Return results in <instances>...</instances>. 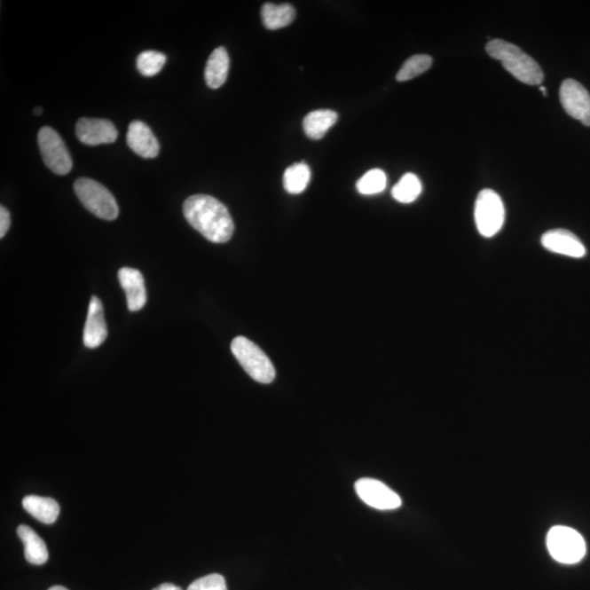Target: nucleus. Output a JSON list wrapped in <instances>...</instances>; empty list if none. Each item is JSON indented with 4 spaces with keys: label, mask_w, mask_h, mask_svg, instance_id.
I'll return each mask as SVG.
<instances>
[{
    "label": "nucleus",
    "mask_w": 590,
    "mask_h": 590,
    "mask_svg": "<svg viewBox=\"0 0 590 590\" xmlns=\"http://www.w3.org/2000/svg\"><path fill=\"white\" fill-rule=\"evenodd\" d=\"M188 224L210 242L226 243L234 233V222L228 208L215 197L193 195L183 205Z\"/></svg>",
    "instance_id": "obj_1"
},
{
    "label": "nucleus",
    "mask_w": 590,
    "mask_h": 590,
    "mask_svg": "<svg viewBox=\"0 0 590 590\" xmlns=\"http://www.w3.org/2000/svg\"><path fill=\"white\" fill-rule=\"evenodd\" d=\"M491 58L501 61L503 67L519 82L538 86L544 80V73L537 61L519 49L503 40H492L487 44Z\"/></svg>",
    "instance_id": "obj_2"
},
{
    "label": "nucleus",
    "mask_w": 590,
    "mask_h": 590,
    "mask_svg": "<svg viewBox=\"0 0 590 590\" xmlns=\"http://www.w3.org/2000/svg\"><path fill=\"white\" fill-rule=\"evenodd\" d=\"M231 351L245 372L254 381L262 384H271L276 377V370L271 358L248 338L239 336L231 343Z\"/></svg>",
    "instance_id": "obj_3"
},
{
    "label": "nucleus",
    "mask_w": 590,
    "mask_h": 590,
    "mask_svg": "<svg viewBox=\"0 0 590 590\" xmlns=\"http://www.w3.org/2000/svg\"><path fill=\"white\" fill-rule=\"evenodd\" d=\"M75 192L79 201L94 216L103 220H115L120 214L116 200L112 193L94 179L82 177L75 183Z\"/></svg>",
    "instance_id": "obj_4"
},
{
    "label": "nucleus",
    "mask_w": 590,
    "mask_h": 590,
    "mask_svg": "<svg viewBox=\"0 0 590 590\" xmlns=\"http://www.w3.org/2000/svg\"><path fill=\"white\" fill-rule=\"evenodd\" d=\"M547 547L555 561L563 564H575L586 555L584 538L572 528L555 526L547 536Z\"/></svg>",
    "instance_id": "obj_5"
},
{
    "label": "nucleus",
    "mask_w": 590,
    "mask_h": 590,
    "mask_svg": "<svg viewBox=\"0 0 590 590\" xmlns=\"http://www.w3.org/2000/svg\"><path fill=\"white\" fill-rule=\"evenodd\" d=\"M476 229L484 238H492L503 228L505 208L501 197L492 190H484L476 197L475 207Z\"/></svg>",
    "instance_id": "obj_6"
},
{
    "label": "nucleus",
    "mask_w": 590,
    "mask_h": 590,
    "mask_svg": "<svg viewBox=\"0 0 590 590\" xmlns=\"http://www.w3.org/2000/svg\"><path fill=\"white\" fill-rule=\"evenodd\" d=\"M37 143L46 167L58 176H66L73 169V159L61 137L51 127L45 126L37 135Z\"/></svg>",
    "instance_id": "obj_7"
},
{
    "label": "nucleus",
    "mask_w": 590,
    "mask_h": 590,
    "mask_svg": "<svg viewBox=\"0 0 590 590\" xmlns=\"http://www.w3.org/2000/svg\"><path fill=\"white\" fill-rule=\"evenodd\" d=\"M354 487L358 498L373 508L391 511L401 507L399 495L379 480L363 478Z\"/></svg>",
    "instance_id": "obj_8"
},
{
    "label": "nucleus",
    "mask_w": 590,
    "mask_h": 590,
    "mask_svg": "<svg viewBox=\"0 0 590 590\" xmlns=\"http://www.w3.org/2000/svg\"><path fill=\"white\" fill-rule=\"evenodd\" d=\"M560 100L570 116L590 127V94L585 87L573 79H566L561 84Z\"/></svg>",
    "instance_id": "obj_9"
},
{
    "label": "nucleus",
    "mask_w": 590,
    "mask_h": 590,
    "mask_svg": "<svg viewBox=\"0 0 590 590\" xmlns=\"http://www.w3.org/2000/svg\"><path fill=\"white\" fill-rule=\"evenodd\" d=\"M75 134L87 146L113 144L118 137L116 127L112 122L88 117L80 118L75 126Z\"/></svg>",
    "instance_id": "obj_10"
},
{
    "label": "nucleus",
    "mask_w": 590,
    "mask_h": 590,
    "mask_svg": "<svg viewBox=\"0 0 590 590\" xmlns=\"http://www.w3.org/2000/svg\"><path fill=\"white\" fill-rule=\"evenodd\" d=\"M541 244L547 251L572 258H583L587 253L582 240L570 231L564 229L547 231L542 235Z\"/></svg>",
    "instance_id": "obj_11"
},
{
    "label": "nucleus",
    "mask_w": 590,
    "mask_h": 590,
    "mask_svg": "<svg viewBox=\"0 0 590 590\" xmlns=\"http://www.w3.org/2000/svg\"><path fill=\"white\" fill-rule=\"evenodd\" d=\"M107 337V326L104 319L103 304L97 296L90 300L87 322L84 325L83 343L90 349L100 347Z\"/></svg>",
    "instance_id": "obj_12"
},
{
    "label": "nucleus",
    "mask_w": 590,
    "mask_h": 590,
    "mask_svg": "<svg viewBox=\"0 0 590 590\" xmlns=\"http://www.w3.org/2000/svg\"><path fill=\"white\" fill-rule=\"evenodd\" d=\"M127 145L136 154L146 159H153L160 153V145L157 138L144 122L134 121L130 122L126 136Z\"/></svg>",
    "instance_id": "obj_13"
},
{
    "label": "nucleus",
    "mask_w": 590,
    "mask_h": 590,
    "mask_svg": "<svg viewBox=\"0 0 590 590\" xmlns=\"http://www.w3.org/2000/svg\"><path fill=\"white\" fill-rule=\"evenodd\" d=\"M118 280L122 290L125 291L127 305L130 311H138L147 303V291H146L143 273L130 267L122 268L118 271Z\"/></svg>",
    "instance_id": "obj_14"
},
{
    "label": "nucleus",
    "mask_w": 590,
    "mask_h": 590,
    "mask_svg": "<svg viewBox=\"0 0 590 590\" xmlns=\"http://www.w3.org/2000/svg\"><path fill=\"white\" fill-rule=\"evenodd\" d=\"M230 69V58L224 47H218L212 51L208 59L205 69V80L207 86L211 89H218L226 82Z\"/></svg>",
    "instance_id": "obj_15"
},
{
    "label": "nucleus",
    "mask_w": 590,
    "mask_h": 590,
    "mask_svg": "<svg viewBox=\"0 0 590 590\" xmlns=\"http://www.w3.org/2000/svg\"><path fill=\"white\" fill-rule=\"evenodd\" d=\"M17 533L23 546L28 562L33 565H43L49 560V550L45 542L37 533L27 525L18 527Z\"/></svg>",
    "instance_id": "obj_16"
},
{
    "label": "nucleus",
    "mask_w": 590,
    "mask_h": 590,
    "mask_svg": "<svg viewBox=\"0 0 590 590\" xmlns=\"http://www.w3.org/2000/svg\"><path fill=\"white\" fill-rule=\"evenodd\" d=\"M22 507L31 516L46 525L58 521L60 511L59 505L55 500L39 495H28L23 499Z\"/></svg>",
    "instance_id": "obj_17"
},
{
    "label": "nucleus",
    "mask_w": 590,
    "mask_h": 590,
    "mask_svg": "<svg viewBox=\"0 0 590 590\" xmlns=\"http://www.w3.org/2000/svg\"><path fill=\"white\" fill-rule=\"evenodd\" d=\"M338 114L333 110H316L306 115L303 129L311 139L319 140L336 124Z\"/></svg>",
    "instance_id": "obj_18"
},
{
    "label": "nucleus",
    "mask_w": 590,
    "mask_h": 590,
    "mask_svg": "<svg viewBox=\"0 0 590 590\" xmlns=\"http://www.w3.org/2000/svg\"><path fill=\"white\" fill-rule=\"evenodd\" d=\"M262 18L268 30H279L294 22L295 9L289 4H265L262 8Z\"/></svg>",
    "instance_id": "obj_19"
},
{
    "label": "nucleus",
    "mask_w": 590,
    "mask_h": 590,
    "mask_svg": "<svg viewBox=\"0 0 590 590\" xmlns=\"http://www.w3.org/2000/svg\"><path fill=\"white\" fill-rule=\"evenodd\" d=\"M311 177V169L308 164L301 162L291 165L283 174V186L291 195H299L309 186Z\"/></svg>",
    "instance_id": "obj_20"
},
{
    "label": "nucleus",
    "mask_w": 590,
    "mask_h": 590,
    "mask_svg": "<svg viewBox=\"0 0 590 590\" xmlns=\"http://www.w3.org/2000/svg\"><path fill=\"white\" fill-rule=\"evenodd\" d=\"M422 192V184L413 173L405 174L391 191V195L401 204H412Z\"/></svg>",
    "instance_id": "obj_21"
},
{
    "label": "nucleus",
    "mask_w": 590,
    "mask_h": 590,
    "mask_svg": "<svg viewBox=\"0 0 590 590\" xmlns=\"http://www.w3.org/2000/svg\"><path fill=\"white\" fill-rule=\"evenodd\" d=\"M432 58L429 55H414L413 58L405 60L403 67L399 70L396 79L397 82L404 83L412 80L418 75L426 73L432 66Z\"/></svg>",
    "instance_id": "obj_22"
},
{
    "label": "nucleus",
    "mask_w": 590,
    "mask_h": 590,
    "mask_svg": "<svg viewBox=\"0 0 590 590\" xmlns=\"http://www.w3.org/2000/svg\"><path fill=\"white\" fill-rule=\"evenodd\" d=\"M387 177L384 171L380 169H370L357 183V190L362 195H376L385 191Z\"/></svg>",
    "instance_id": "obj_23"
},
{
    "label": "nucleus",
    "mask_w": 590,
    "mask_h": 590,
    "mask_svg": "<svg viewBox=\"0 0 590 590\" xmlns=\"http://www.w3.org/2000/svg\"><path fill=\"white\" fill-rule=\"evenodd\" d=\"M167 63V56L160 51H146L137 59V69L145 77H153L161 72Z\"/></svg>",
    "instance_id": "obj_24"
},
{
    "label": "nucleus",
    "mask_w": 590,
    "mask_h": 590,
    "mask_svg": "<svg viewBox=\"0 0 590 590\" xmlns=\"http://www.w3.org/2000/svg\"><path fill=\"white\" fill-rule=\"evenodd\" d=\"M187 590H228L224 576L210 574L193 582Z\"/></svg>",
    "instance_id": "obj_25"
},
{
    "label": "nucleus",
    "mask_w": 590,
    "mask_h": 590,
    "mask_svg": "<svg viewBox=\"0 0 590 590\" xmlns=\"http://www.w3.org/2000/svg\"><path fill=\"white\" fill-rule=\"evenodd\" d=\"M12 219L11 214L6 207H0V238H4L7 234L9 228H11Z\"/></svg>",
    "instance_id": "obj_26"
},
{
    "label": "nucleus",
    "mask_w": 590,
    "mask_h": 590,
    "mask_svg": "<svg viewBox=\"0 0 590 590\" xmlns=\"http://www.w3.org/2000/svg\"><path fill=\"white\" fill-rule=\"evenodd\" d=\"M153 590H183V589L177 586V585L165 583L160 585V586L154 588Z\"/></svg>",
    "instance_id": "obj_27"
},
{
    "label": "nucleus",
    "mask_w": 590,
    "mask_h": 590,
    "mask_svg": "<svg viewBox=\"0 0 590 590\" xmlns=\"http://www.w3.org/2000/svg\"><path fill=\"white\" fill-rule=\"evenodd\" d=\"M49 590H69V589H67L64 586H59V585H58V586L51 587Z\"/></svg>",
    "instance_id": "obj_28"
},
{
    "label": "nucleus",
    "mask_w": 590,
    "mask_h": 590,
    "mask_svg": "<svg viewBox=\"0 0 590 590\" xmlns=\"http://www.w3.org/2000/svg\"><path fill=\"white\" fill-rule=\"evenodd\" d=\"M42 112H43V111H42V108H41V107H35V115H41V114H42Z\"/></svg>",
    "instance_id": "obj_29"
},
{
    "label": "nucleus",
    "mask_w": 590,
    "mask_h": 590,
    "mask_svg": "<svg viewBox=\"0 0 590 590\" xmlns=\"http://www.w3.org/2000/svg\"><path fill=\"white\" fill-rule=\"evenodd\" d=\"M540 91L542 94H544L545 97H547V89L545 87H540Z\"/></svg>",
    "instance_id": "obj_30"
}]
</instances>
